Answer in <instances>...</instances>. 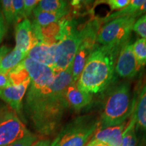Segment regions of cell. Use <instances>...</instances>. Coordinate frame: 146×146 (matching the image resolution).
Segmentation results:
<instances>
[{"label":"cell","mask_w":146,"mask_h":146,"mask_svg":"<svg viewBox=\"0 0 146 146\" xmlns=\"http://www.w3.org/2000/svg\"><path fill=\"white\" fill-rule=\"evenodd\" d=\"M1 10L5 23L8 25L14 24V10L12 0H2L0 1Z\"/></svg>","instance_id":"obj_22"},{"label":"cell","mask_w":146,"mask_h":146,"mask_svg":"<svg viewBox=\"0 0 146 146\" xmlns=\"http://www.w3.org/2000/svg\"><path fill=\"white\" fill-rule=\"evenodd\" d=\"M15 47L21 52L28 54L36 43L31 22L25 19L15 27Z\"/></svg>","instance_id":"obj_12"},{"label":"cell","mask_w":146,"mask_h":146,"mask_svg":"<svg viewBox=\"0 0 146 146\" xmlns=\"http://www.w3.org/2000/svg\"><path fill=\"white\" fill-rule=\"evenodd\" d=\"M131 0H107L103 1L104 3L108 5L111 11H119L130 3Z\"/></svg>","instance_id":"obj_26"},{"label":"cell","mask_w":146,"mask_h":146,"mask_svg":"<svg viewBox=\"0 0 146 146\" xmlns=\"http://www.w3.org/2000/svg\"><path fill=\"white\" fill-rule=\"evenodd\" d=\"M71 3L64 0H41L35 9L47 12H71Z\"/></svg>","instance_id":"obj_19"},{"label":"cell","mask_w":146,"mask_h":146,"mask_svg":"<svg viewBox=\"0 0 146 146\" xmlns=\"http://www.w3.org/2000/svg\"><path fill=\"white\" fill-rule=\"evenodd\" d=\"M137 18L124 16L104 24L100 27L97 43L102 45H123L131 37V32Z\"/></svg>","instance_id":"obj_6"},{"label":"cell","mask_w":146,"mask_h":146,"mask_svg":"<svg viewBox=\"0 0 146 146\" xmlns=\"http://www.w3.org/2000/svg\"><path fill=\"white\" fill-rule=\"evenodd\" d=\"M127 124L125 122L113 127L98 128L91 139L102 142L109 146H121L123 133Z\"/></svg>","instance_id":"obj_13"},{"label":"cell","mask_w":146,"mask_h":146,"mask_svg":"<svg viewBox=\"0 0 146 146\" xmlns=\"http://www.w3.org/2000/svg\"><path fill=\"white\" fill-rule=\"evenodd\" d=\"M70 14V12H47L37 10L36 9H35L33 12L35 22L41 27L48 26L53 23H57Z\"/></svg>","instance_id":"obj_18"},{"label":"cell","mask_w":146,"mask_h":146,"mask_svg":"<svg viewBox=\"0 0 146 146\" xmlns=\"http://www.w3.org/2000/svg\"><path fill=\"white\" fill-rule=\"evenodd\" d=\"M83 37V25L79 27L78 22L72 18L68 31L56 44L55 62L53 67V70L56 74L66 70L72 63Z\"/></svg>","instance_id":"obj_5"},{"label":"cell","mask_w":146,"mask_h":146,"mask_svg":"<svg viewBox=\"0 0 146 146\" xmlns=\"http://www.w3.org/2000/svg\"><path fill=\"white\" fill-rule=\"evenodd\" d=\"M145 14H146V0L144 1L143 4L141 5V6L140 7L139 9V12H138L139 18Z\"/></svg>","instance_id":"obj_34"},{"label":"cell","mask_w":146,"mask_h":146,"mask_svg":"<svg viewBox=\"0 0 146 146\" xmlns=\"http://www.w3.org/2000/svg\"><path fill=\"white\" fill-rule=\"evenodd\" d=\"M38 140V136L31 133L21 139L18 140L7 146H31Z\"/></svg>","instance_id":"obj_25"},{"label":"cell","mask_w":146,"mask_h":146,"mask_svg":"<svg viewBox=\"0 0 146 146\" xmlns=\"http://www.w3.org/2000/svg\"><path fill=\"white\" fill-rule=\"evenodd\" d=\"M133 112L137 143L139 146H146V81L135 100Z\"/></svg>","instance_id":"obj_11"},{"label":"cell","mask_w":146,"mask_h":146,"mask_svg":"<svg viewBox=\"0 0 146 146\" xmlns=\"http://www.w3.org/2000/svg\"><path fill=\"white\" fill-rule=\"evenodd\" d=\"M11 50H11L10 47L7 46V45H2V46L0 47V64H1L3 58H4Z\"/></svg>","instance_id":"obj_31"},{"label":"cell","mask_w":146,"mask_h":146,"mask_svg":"<svg viewBox=\"0 0 146 146\" xmlns=\"http://www.w3.org/2000/svg\"><path fill=\"white\" fill-rule=\"evenodd\" d=\"M102 23L100 18H92L83 25L84 37L72 63L73 83H76L87 60L98 44L97 36Z\"/></svg>","instance_id":"obj_7"},{"label":"cell","mask_w":146,"mask_h":146,"mask_svg":"<svg viewBox=\"0 0 146 146\" xmlns=\"http://www.w3.org/2000/svg\"><path fill=\"white\" fill-rule=\"evenodd\" d=\"M66 99L68 107L75 111H80L89 106L93 101V95L81 90L76 84H70L65 92Z\"/></svg>","instance_id":"obj_15"},{"label":"cell","mask_w":146,"mask_h":146,"mask_svg":"<svg viewBox=\"0 0 146 146\" xmlns=\"http://www.w3.org/2000/svg\"><path fill=\"white\" fill-rule=\"evenodd\" d=\"M10 107L6 105L4 102H0V120L2 119L3 116H5L9 110H10Z\"/></svg>","instance_id":"obj_30"},{"label":"cell","mask_w":146,"mask_h":146,"mask_svg":"<svg viewBox=\"0 0 146 146\" xmlns=\"http://www.w3.org/2000/svg\"><path fill=\"white\" fill-rule=\"evenodd\" d=\"M7 24L5 23L4 18L3 17L2 13H1V8H0V44L2 42L3 38L6 34L7 32Z\"/></svg>","instance_id":"obj_28"},{"label":"cell","mask_w":146,"mask_h":146,"mask_svg":"<svg viewBox=\"0 0 146 146\" xmlns=\"http://www.w3.org/2000/svg\"><path fill=\"white\" fill-rule=\"evenodd\" d=\"M23 66L31 83L23 101V114L38 134L54 135L59 131L69 108L65 92L73 82L72 64L66 70L55 73L50 67L26 58Z\"/></svg>","instance_id":"obj_1"},{"label":"cell","mask_w":146,"mask_h":146,"mask_svg":"<svg viewBox=\"0 0 146 146\" xmlns=\"http://www.w3.org/2000/svg\"><path fill=\"white\" fill-rule=\"evenodd\" d=\"M133 51L139 68L146 66V40L139 38L133 42Z\"/></svg>","instance_id":"obj_21"},{"label":"cell","mask_w":146,"mask_h":146,"mask_svg":"<svg viewBox=\"0 0 146 146\" xmlns=\"http://www.w3.org/2000/svg\"><path fill=\"white\" fill-rule=\"evenodd\" d=\"M39 1L38 0H24L23 15L25 19H29L31 16Z\"/></svg>","instance_id":"obj_27"},{"label":"cell","mask_w":146,"mask_h":146,"mask_svg":"<svg viewBox=\"0 0 146 146\" xmlns=\"http://www.w3.org/2000/svg\"><path fill=\"white\" fill-rule=\"evenodd\" d=\"M30 131L12 110L0 120V146H7L21 139Z\"/></svg>","instance_id":"obj_8"},{"label":"cell","mask_w":146,"mask_h":146,"mask_svg":"<svg viewBox=\"0 0 146 146\" xmlns=\"http://www.w3.org/2000/svg\"><path fill=\"white\" fill-rule=\"evenodd\" d=\"M100 113V129L116 126L130 118L135 105L130 81H116L104 91Z\"/></svg>","instance_id":"obj_3"},{"label":"cell","mask_w":146,"mask_h":146,"mask_svg":"<svg viewBox=\"0 0 146 146\" xmlns=\"http://www.w3.org/2000/svg\"><path fill=\"white\" fill-rule=\"evenodd\" d=\"M52 141L49 139H40L35 142L31 146H51Z\"/></svg>","instance_id":"obj_32"},{"label":"cell","mask_w":146,"mask_h":146,"mask_svg":"<svg viewBox=\"0 0 146 146\" xmlns=\"http://www.w3.org/2000/svg\"><path fill=\"white\" fill-rule=\"evenodd\" d=\"M137 139L135 133V118L134 112H133L123 131L121 146H137Z\"/></svg>","instance_id":"obj_20"},{"label":"cell","mask_w":146,"mask_h":146,"mask_svg":"<svg viewBox=\"0 0 146 146\" xmlns=\"http://www.w3.org/2000/svg\"><path fill=\"white\" fill-rule=\"evenodd\" d=\"M133 31L141 36V38L146 40V14L136 20L133 25Z\"/></svg>","instance_id":"obj_23"},{"label":"cell","mask_w":146,"mask_h":146,"mask_svg":"<svg viewBox=\"0 0 146 146\" xmlns=\"http://www.w3.org/2000/svg\"><path fill=\"white\" fill-rule=\"evenodd\" d=\"M10 85H12V83L8 74L0 72V90H2Z\"/></svg>","instance_id":"obj_29"},{"label":"cell","mask_w":146,"mask_h":146,"mask_svg":"<svg viewBox=\"0 0 146 146\" xmlns=\"http://www.w3.org/2000/svg\"><path fill=\"white\" fill-rule=\"evenodd\" d=\"M123 46L98 43L76 82L78 88L92 95L104 92L116 81L115 65Z\"/></svg>","instance_id":"obj_2"},{"label":"cell","mask_w":146,"mask_h":146,"mask_svg":"<svg viewBox=\"0 0 146 146\" xmlns=\"http://www.w3.org/2000/svg\"><path fill=\"white\" fill-rule=\"evenodd\" d=\"M56 46V45L37 42L29 52L27 58L53 69L55 62Z\"/></svg>","instance_id":"obj_14"},{"label":"cell","mask_w":146,"mask_h":146,"mask_svg":"<svg viewBox=\"0 0 146 146\" xmlns=\"http://www.w3.org/2000/svg\"><path fill=\"white\" fill-rule=\"evenodd\" d=\"M131 37L126 42L120 50L115 65V76L123 80L133 79L137 76L140 68L133 51Z\"/></svg>","instance_id":"obj_9"},{"label":"cell","mask_w":146,"mask_h":146,"mask_svg":"<svg viewBox=\"0 0 146 146\" xmlns=\"http://www.w3.org/2000/svg\"><path fill=\"white\" fill-rule=\"evenodd\" d=\"M12 5H13L14 24L17 25L25 20L23 15V7L24 0H12Z\"/></svg>","instance_id":"obj_24"},{"label":"cell","mask_w":146,"mask_h":146,"mask_svg":"<svg viewBox=\"0 0 146 146\" xmlns=\"http://www.w3.org/2000/svg\"><path fill=\"white\" fill-rule=\"evenodd\" d=\"M86 146H109V145L104 143H102V142L96 141V140L90 139V141L88 142V143L87 144Z\"/></svg>","instance_id":"obj_33"},{"label":"cell","mask_w":146,"mask_h":146,"mask_svg":"<svg viewBox=\"0 0 146 146\" xmlns=\"http://www.w3.org/2000/svg\"><path fill=\"white\" fill-rule=\"evenodd\" d=\"M27 53H24L14 47L1 61L0 64V72L8 74L11 70L15 68L25 58H27Z\"/></svg>","instance_id":"obj_16"},{"label":"cell","mask_w":146,"mask_h":146,"mask_svg":"<svg viewBox=\"0 0 146 146\" xmlns=\"http://www.w3.org/2000/svg\"><path fill=\"white\" fill-rule=\"evenodd\" d=\"M31 83V78L21 83L12 85L0 90V100L16 113L24 123H26L23 114V101Z\"/></svg>","instance_id":"obj_10"},{"label":"cell","mask_w":146,"mask_h":146,"mask_svg":"<svg viewBox=\"0 0 146 146\" xmlns=\"http://www.w3.org/2000/svg\"><path fill=\"white\" fill-rule=\"evenodd\" d=\"M99 127L98 114L77 116L61 128L51 146H86Z\"/></svg>","instance_id":"obj_4"},{"label":"cell","mask_w":146,"mask_h":146,"mask_svg":"<svg viewBox=\"0 0 146 146\" xmlns=\"http://www.w3.org/2000/svg\"><path fill=\"white\" fill-rule=\"evenodd\" d=\"M144 1L145 0H131L130 3L125 8L119 11H116V12L110 14L104 18H100V21L102 24H105L116 18L124 17V16H133L138 18L139 9L143 4Z\"/></svg>","instance_id":"obj_17"}]
</instances>
